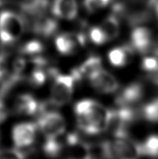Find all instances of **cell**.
I'll list each match as a JSON object with an SVG mask.
<instances>
[{
    "label": "cell",
    "instance_id": "12",
    "mask_svg": "<svg viewBox=\"0 0 158 159\" xmlns=\"http://www.w3.org/2000/svg\"><path fill=\"white\" fill-rule=\"evenodd\" d=\"M102 69L101 59L98 56H92L84 61L82 65L71 71V75L76 80H81L84 78H89L96 71Z\"/></svg>",
    "mask_w": 158,
    "mask_h": 159
},
{
    "label": "cell",
    "instance_id": "2",
    "mask_svg": "<svg viewBox=\"0 0 158 159\" xmlns=\"http://www.w3.org/2000/svg\"><path fill=\"white\" fill-rule=\"evenodd\" d=\"M102 152L107 159H138L140 156L138 143L128 140L126 138L105 141L102 144Z\"/></svg>",
    "mask_w": 158,
    "mask_h": 159
},
{
    "label": "cell",
    "instance_id": "25",
    "mask_svg": "<svg viewBox=\"0 0 158 159\" xmlns=\"http://www.w3.org/2000/svg\"><path fill=\"white\" fill-rule=\"evenodd\" d=\"M0 159H26L21 152L17 149H7L0 151Z\"/></svg>",
    "mask_w": 158,
    "mask_h": 159
},
{
    "label": "cell",
    "instance_id": "32",
    "mask_svg": "<svg viewBox=\"0 0 158 159\" xmlns=\"http://www.w3.org/2000/svg\"><path fill=\"white\" fill-rule=\"evenodd\" d=\"M157 83H158V79H157Z\"/></svg>",
    "mask_w": 158,
    "mask_h": 159
},
{
    "label": "cell",
    "instance_id": "31",
    "mask_svg": "<svg viewBox=\"0 0 158 159\" xmlns=\"http://www.w3.org/2000/svg\"><path fill=\"white\" fill-rule=\"evenodd\" d=\"M156 16L158 18V2L156 3Z\"/></svg>",
    "mask_w": 158,
    "mask_h": 159
},
{
    "label": "cell",
    "instance_id": "27",
    "mask_svg": "<svg viewBox=\"0 0 158 159\" xmlns=\"http://www.w3.org/2000/svg\"><path fill=\"white\" fill-rule=\"evenodd\" d=\"M7 71V61L5 56L3 55H0V78L4 76Z\"/></svg>",
    "mask_w": 158,
    "mask_h": 159
},
{
    "label": "cell",
    "instance_id": "24",
    "mask_svg": "<svg viewBox=\"0 0 158 159\" xmlns=\"http://www.w3.org/2000/svg\"><path fill=\"white\" fill-rule=\"evenodd\" d=\"M142 68L148 72L158 71V59L156 57H145L142 61Z\"/></svg>",
    "mask_w": 158,
    "mask_h": 159
},
{
    "label": "cell",
    "instance_id": "10",
    "mask_svg": "<svg viewBox=\"0 0 158 159\" xmlns=\"http://www.w3.org/2000/svg\"><path fill=\"white\" fill-rule=\"evenodd\" d=\"M144 94L143 86L139 84H132L123 89L116 98V103L120 107H130L142 99Z\"/></svg>",
    "mask_w": 158,
    "mask_h": 159
},
{
    "label": "cell",
    "instance_id": "5",
    "mask_svg": "<svg viewBox=\"0 0 158 159\" xmlns=\"http://www.w3.org/2000/svg\"><path fill=\"white\" fill-rule=\"evenodd\" d=\"M37 127L44 135L45 139H53L65 133V121L58 112L48 111L40 116Z\"/></svg>",
    "mask_w": 158,
    "mask_h": 159
},
{
    "label": "cell",
    "instance_id": "29",
    "mask_svg": "<svg viewBox=\"0 0 158 159\" xmlns=\"http://www.w3.org/2000/svg\"><path fill=\"white\" fill-rule=\"evenodd\" d=\"M98 1H99V3H100L101 7L103 8V7L106 6L107 4L110 3L111 0H98Z\"/></svg>",
    "mask_w": 158,
    "mask_h": 159
},
{
    "label": "cell",
    "instance_id": "20",
    "mask_svg": "<svg viewBox=\"0 0 158 159\" xmlns=\"http://www.w3.org/2000/svg\"><path fill=\"white\" fill-rule=\"evenodd\" d=\"M48 6V0H32L23 5V10L33 16H41Z\"/></svg>",
    "mask_w": 158,
    "mask_h": 159
},
{
    "label": "cell",
    "instance_id": "11",
    "mask_svg": "<svg viewBox=\"0 0 158 159\" xmlns=\"http://www.w3.org/2000/svg\"><path fill=\"white\" fill-rule=\"evenodd\" d=\"M77 0H55L52 13L56 17L65 20H73L78 16Z\"/></svg>",
    "mask_w": 158,
    "mask_h": 159
},
{
    "label": "cell",
    "instance_id": "26",
    "mask_svg": "<svg viewBox=\"0 0 158 159\" xmlns=\"http://www.w3.org/2000/svg\"><path fill=\"white\" fill-rule=\"evenodd\" d=\"M83 3H84L86 10L90 13L95 12L96 10L102 8L98 0H84Z\"/></svg>",
    "mask_w": 158,
    "mask_h": 159
},
{
    "label": "cell",
    "instance_id": "9",
    "mask_svg": "<svg viewBox=\"0 0 158 159\" xmlns=\"http://www.w3.org/2000/svg\"><path fill=\"white\" fill-rule=\"evenodd\" d=\"M152 34L151 30L144 26H138L131 33L133 49L139 53H146L151 46Z\"/></svg>",
    "mask_w": 158,
    "mask_h": 159
},
{
    "label": "cell",
    "instance_id": "23",
    "mask_svg": "<svg viewBox=\"0 0 158 159\" xmlns=\"http://www.w3.org/2000/svg\"><path fill=\"white\" fill-rule=\"evenodd\" d=\"M46 81V73L44 71L41 70L40 67L37 68L32 71L31 78H30V82L32 85L34 86H40L44 84Z\"/></svg>",
    "mask_w": 158,
    "mask_h": 159
},
{
    "label": "cell",
    "instance_id": "6",
    "mask_svg": "<svg viewBox=\"0 0 158 159\" xmlns=\"http://www.w3.org/2000/svg\"><path fill=\"white\" fill-rule=\"evenodd\" d=\"M62 155H65V159H92L89 146L81 140L77 134L72 133L67 134V143Z\"/></svg>",
    "mask_w": 158,
    "mask_h": 159
},
{
    "label": "cell",
    "instance_id": "28",
    "mask_svg": "<svg viewBox=\"0 0 158 159\" xmlns=\"http://www.w3.org/2000/svg\"><path fill=\"white\" fill-rule=\"evenodd\" d=\"M7 115H8V112H7L6 108L3 104V102L0 101V124H2L3 121L6 119Z\"/></svg>",
    "mask_w": 158,
    "mask_h": 159
},
{
    "label": "cell",
    "instance_id": "17",
    "mask_svg": "<svg viewBox=\"0 0 158 159\" xmlns=\"http://www.w3.org/2000/svg\"><path fill=\"white\" fill-rule=\"evenodd\" d=\"M101 30L103 31L105 35L106 36L108 41L116 39L119 35L120 25L119 21L115 15L108 16L104 20L102 25L100 26Z\"/></svg>",
    "mask_w": 158,
    "mask_h": 159
},
{
    "label": "cell",
    "instance_id": "22",
    "mask_svg": "<svg viewBox=\"0 0 158 159\" xmlns=\"http://www.w3.org/2000/svg\"><path fill=\"white\" fill-rule=\"evenodd\" d=\"M90 39L92 40V42H94L97 45H101L106 42L108 41L106 36L105 35V33H103V31L101 30L100 27H93L90 30Z\"/></svg>",
    "mask_w": 158,
    "mask_h": 159
},
{
    "label": "cell",
    "instance_id": "4",
    "mask_svg": "<svg viewBox=\"0 0 158 159\" xmlns=\"http://www.w3.org/2000/svg\"><path fill=\"white\" fill-rule=\"evenodd\" d=\"M55 77L51 89L50 101L54 106L61 107L68 103L73 94L75 79L72 75L59 74L55 70L50 72Z\"/></svg>",
    "mask_w": 158,
    "mask_h": 159
},
{
    "label": "cell",
    "instance_id": "8",
    "mask_svg": "<svg viewBox=\"0 0 158 159\" xmlns=\"http://www.w3.org/2000/svg\"><path fill=\"white\" fill-rule=\"evenodd\" d=\"M88 80L96 90L104 94L114 93L119 88V84L116 78L103 69H100V71L90 76Z\"/></svg>",
    "mask_w": 158,
    "mask_h": 159
},
{
    "label": "cell",
    "instance_id": "30",
    "mask_svg": "<svg viewBox=\"0 0 158 159\" xmlns=\"http://www.w3.org/2000/svg\"><path fill=\"white\" fill-rule=\"evenodd\" d=\"M155 53L156 55H158V41L156 42V47H155Z\"/></svg>",
    "mask_w": 158,
    "mask_h": 159
},
{
    "label": "cell",
    "instance_id": "15",
    "mask_svg": "<svg viewBox=\"0 0 158 159\" xmlns=\"http://www.w3.org/2000/svg\"><path fill=\"white\" fill-rule=\"evenodd\" d=\"M33 30L35 33L38 34H41L44 37H49L56 32L57 23L51 18L39 17L34 23Z\"/></svg>",
    "mask_w": 158,
    "mask_h": 159
},
{
    "label": "cell",
    "instance_id": "16",
    "mask_svg": "<svg viewBox=\"0 0 158 159\" xmlns=\"http://www.w3.org/2000/svg\"><path fill=\"white\" fill-rule=\"evenodd\" d=\"M140 156L158 157V135H151L142 143H138Z\"/></svg>",
    "mask_w": 158,
    "mask_h": 159
},
{
    "label": "cell",
    "instance_id": "13",
    "mask_svg": "<svg viewBox=\"0 0 158 159\" xmlns=\"http://www.w3.org/2000/svg\"><path fill=\"white\" fill-rule=\"evenodd\" d=\"M15 110L22 115H33L41 110V106L31 94H21L16 99Z\"/></svg>",
    "mask_w": 158,
    "mask_h": 159
},
{
    "label": "cell",
    "instance_id": "19",
    "mask_svg": "<svg viewBox=\"0 0 158 159\" xmlns=\"http://www.w3.org/2000/svg\"><path fill=\"white\" fill-rule=\"evenodd\" d=\"M142 117L151 123H158V98L144 106L141 111Z\"/></svg>",
    "mask_w": 158,
    "mask_h": 159
},
{
    "label": "cell",
    "instance_id": "1",
    "mask_svg": "<svg viewBox=\"0 0 158 159\" xmlns=\"http://www.w3.org/2000/svg\"><path fill=\"white\" fill-rule=\"evenodd\" d=\"M78 125L84 133L97 134L109 129L112 111L93 100H83L74 108Z\"/></svg>",
    "mask_w": 158,
    "mask_h": 159
},
{
    "label": "cell",
    "instance_id": "7",
    "mask_svg": "<svg viewBox=\"0 0 158 159\" xmlns=\"http://www.w3.org/2000/svg\"><path fill=\"white\" fill-rule=\"evenodd\" d=\"M37 124L22 123L14 127L12 140L17 148H25L32 145L37 134Z\"/></svg>",
    "mask_w": 158,
    "mask_h": 159
},
{
    "label": "cell",
    "instance_id": "18",
    "mask_svg": "<svg viewBox=\"0 0 158 159\" xmlns=\"http://www.w3.org/2000/svg\"><path fill=\"white\" fill-rule=\"evenodd\" d=\"M55 45L59 52H61L63 55H70L75 51L77 43L71 36L64 34V35L59 36L55 39Z\"/></svg>",
    "mask_w": 158,
    "mask_h": 159
},
{
    "label": "cell",
    "instance_id": "14",
    "mask_svg": "<svg viewBox=\"0 0 158 159\" xmlns=\"http://www.w3.org/2000/svg\"><path fill=\"white\" fill-rule=\"evenodd\" d=\"M133 49L129 46H123L111 49L109 53V61L114 66L121 67L126 66L132 58Z\"/></svg>",
    "mask_w": 158,
    "mask_h": 159
},
{
    "label": "cell",
    "instance_id": "3",
    "mask_svg": "<svg viewBox=\"0 0 158 159\" xmlns=\"http://www.w3.org/2000/svg\"><path fill=\"white\" fill-rule=\"evenodd\" d=\"M25 22L19 15L11 11L0 13V40L3 43H11L22 35Z\"/></svg>",
    "mask_w": 158,
    "mask_h": 159
},
{
    "label": "cell",
    "instance_id": "21",
    "mask_svg": "<svg viewBox=\"0 0 158 159\" xmlns=\"http://www.w3.org/2000/svg\"><path fill=\"white\" fill-rule=\"evenodd\" d=\"M43 46L38 41H30L21 48V53L26 55H34L42 52Z\"/></svg>",
    "mask_w": 158,
    "mask_h": 159
}]
</instances>
